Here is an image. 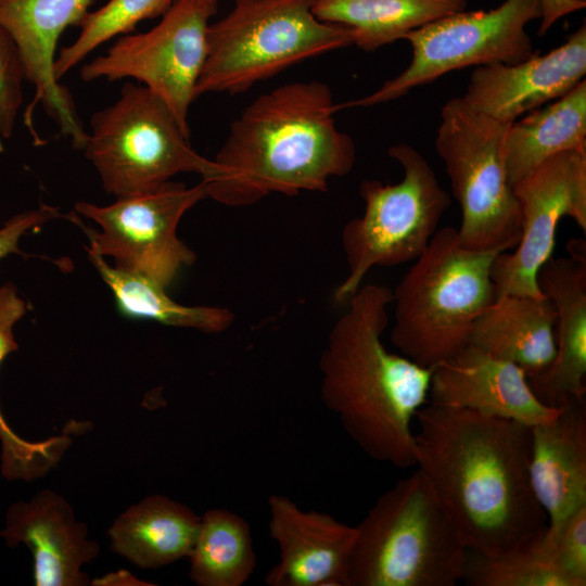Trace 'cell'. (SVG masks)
Here are the masks:
<instances>
[{"label": "cell", "mask_w": 586, "mask_h": 586, "mask_svg": "<svg viewBox=\"0 0 586 586\" xmlns=\"http://www.w3.org/2000/svg\"><path fill=\"white\" fill-rule=\"evenodd\" d=\"M26 80L18 49L0 24V136H13L17 115L24 101L23 85Z\"/></svg>", "instance_id": "29"}, {"label": "cell", "mask_w": 586, "mask_h": 586, "mask_svg": "<svg viewBox=\"0 0 586 586\" xmlns=\"http://www.w3.org/2000/svg\"><path fill=\"white\" fill-rule=\"evenodd\" d=\"M190 578L199 586H242L252 576L257 556L244 518L227 509H209L201 517L188 557Z\"/></svg>", "instance_id": "25"}, {"label": "cell", "mask_w": 586, "mask_h": 586, "mask_svg": "<svg viewBox=\"0 0 586 586\" xmlns=\"http://www.w3.org/2000/svg\"><path fill=\"white\" fill-rule=\"evenodd\" d=\"M352 44L347 27L317 18L313 0H238L208 27L196 97L242 93L294 64Z\"/></svg>", "instance_id": "6"}, {"label": "cell", "mask_w": 586, "mask_h": 586, "mask_svg": "<svg viewBox=\"0 0 586 586\" xmlns=\"http://www.w3.org/2000/svg\"><path fill=\"white\" fill-rule=\"evenodd\" d=\"M542 16V0H505L492 10H463L411 30L403 38L412 48L409 65L372 93L337 107L394 101L456 69L522 62L538 52L526 25Z\"/></svg>", "instance_id": "10"}, {"label": "cell", "mask_w": 586, "mask_h": 586, "mask_svg": "<svg viewBox=\"0 0 586 586\" xmlns=\"http://www.w3.org/2000/svg\"><path fill=\"white\" fill-rule=\"evenodd\" d=\"M500 252L463 247L457 229H437L393 291L392 344L433 369L469 343L472 326L496 297L492 266Z\"/></svg>", "instance_id": "4"}, {"label": "cell", "mask_w": 586, "mask_h": 586, "mask_svg": "<svg viewBox=\"0 0 586 586\" xmlns=\"http://www.w3.org/2000/svg\"><path fill=\"white\" fill-rule=\"evenodd\" d=\"M213 0H176L152 29L116 40L102 55L85 64V81L132 78L156 94L186 135L188 115L207 55Z\"/></svg>", "instance_id": "11"}, {"label": "cell", "mask_w": 586, "mask_h": 586, "mask_svg": "<svg viewBox=\"0 0 586 586\" xmlns=\"http://www.w3.org/2000/svg\"><path fill=\"white\" fill-rule=\"evenodd\" d=\"M550 556L571 586L586 585V506L566 522Z\"/></svg>", "instance_id": "30"}, {"label": "cell", "mask_w": 586, "mask_h": 586, "mask_svg": "<svg viewBox=\"0 0 586 586\" xmlns=\"http://www.w3.org/2000/svg\"><path fill=\"white\" fill-rule=\"evenodd\" d=\"M387 154L402 165L404 177L397 183L361 181L364 213L347 221L341 233L348 273L333 293L337 304L348 301L372 268L418 258L450 205L449 193L418 150L398 143Z\"/></svg>", "instance_id": "7"}, {"label": "cell", "mask_w": 586, "mask_h": 586, "mask_svg": "<svg viewBox=\"0 0 586 586\" xmlns=\"http://www.w3.org/2000/svg\"><path fill=\"white\" fill-rule=\"evenodd\" d=\"M87 535V526L75 519L69 504L50 489L10 505L0 531L9 547L23 544L30 550L37 586L88 584L81 566L98 556L100 546Z\"/></svg>", "instance_id": "20"}, {"label": "cell", "mask_w": 586, "mask_h": 586, "mask_svg": "<svg viewBox=\"0 0 586 586\" xmlns=\"http://www.w3.org/2000/svg\"><path fill=\"white\" fill-rule=\"evenodd\" d=\"M84 146L104 190L124 198L155 189L179 173L218 175L214 160L189 143L167 105L142 85L125 84L117 101L97 111Z\"/></svg>", "instance_id": "8"}, {"label": "cell", "mask_w": 586, "mask_h": 586, "mask_svg": "<svg viewBox=\"0 0 586 586\" xmlns=\"http://www.w3.org/2000/svg\"><path fill=\"white\" fill-rule=\"evenodd\" d=\"M416 418V466L467 548L496 557L539 544L548 519L530 480L531 426L433 403Z\"/></svg>", "instance_id": "1"}, {"label": "cell", "mask_w": 586, "mask_h": 586, "mask_svg": "<svg viewBox=\"0 0 586 586\" xmlns=\"http://www.w3.org/2000/svg\"><path fill=\"white\" fill-rule=\"evenodd\" d=\"M586 151V80L563 97L509 124L504 158L511 187L548 157Z\"/></svg>", "instance_id": "23"}, {"label": "cell", "mask_w": 586, "mask_h": 586, "mask_svg": "<svg viewBox=\"0 0 586 586\" xmlns=\"http://www.w3.org/2000/svg\"><path fill=\"white\" fill-rule=\"evenodd\" d=\"M93 0H0V24L13 38L25 69L26 80L35 87V97L25 113L31 128L35 106L42 104L71 139L82 150L87 140L73 98L54 75L56 44L62 33L78 25Z\"/></svg>", "instance_id": "14"}, {"label": "cell", "mask_w": 586, "mask_h": 586, "mask_svg": "<svg viewBox=\"0 0 586 586\" xmlns=\"http://www.w3.org/2000/svg\"><path fill=\"white\" fill-rule=\"evenodd\" d=\"M543 16L537 34L544 36L563 16L575 13L586 7L581 0H542Z\"/></svg>", "instance_id": "32"}, {"label": "cell", "mask_w": 586, "mask_h": 586, "mask_svg": "<svg viewBox=\"0 0 586 586\" xmlns=\"http://www.w3.org/2000/svg\"><path fill=\"white\" fill-rule=\"evenodd\" d=\"M213 1H216V2H218L219 0H213ZM234 1H238V0H234Z\"/></svg>", "instance_id": "33"}, {"label": "cell", "mask_w": 586, "mask_h": 586, "mask_svg": "<svg viewBox=\"0 0 586 586\" xmlns=\"http://www.w3.org/2000/svg\"><path fill=\"white\" fill-rule=\"evenodd\" d=\"M337 105L318 80L292 81L254 99L235 118L206 181L207 196L227 206L253 205L279 193L324 192L351 173L353 139L333 118Z\"/></svg>", "instance_id": "2"}, {"label": "cell", "mask_w": 586, "mask_h": 586, "mask_svg": "<svg viewBox=\"0 0 586 586\" xmlns=\"http://www.w3.org/2000/svg\"><path fill=\"white\" fill-rule=\"evenodd\" d=\"M355 527L348 586L462 581L469 549L419 469L383 493Z\"/></svg>", "instance_id": "5"}, {"label": "cell", "mask_w": 586, "mask_h": 586, "mask_svg": "<svg viewBox=\"0 0 586 586\" xmlns=\"http://www.w3.org/2000/svg\"><path fill=\"white\" fill-rule=\"evenodd\" d=\"M268 532L279 548L278 562L266 573L269 586H348L356 527L326 512L303 510L289 497L267 500Z\"/></svg>", "instance_id": "16"}, {"label": "cell", "mask_w": 586, "mask_h": 586, "mask_svg": "<svg viewBox=\"0 0 586 586\" xmlns=\"http://www.w3.org/2000/svg\"><path fill=\"white\" fill-rule=\"evenodd\" d=\"M347 303L319 357L321 400L370 458L397 468L416 466L411 424L428 403L432 369L384 346L392 290L361 285Z\"/></svg>", "instance_id": "3"}, {"label": "cell", "mask_w": 586, "mask_h": 586, "mask_svg": "<svg viewBox=\"0 0 586 586\" xmlns=\"http://www.w3.org/2000/svg\"><path fill=\"white\" fill-rule=\"evenodd\" d=\"M570 257H550L537 282L556 310V354L550 366L528 379L537 398L559 407L569 398H585L586 256L584 240H571Z\"/></svg>", "instance_id": "19"}, {"label": "cell", "mask_w": 586, "mask_h": 586, "mask_svg": "<svg viewBox=\"0 0 586 586\" xmlns=\"http://www.w3.org/2000/svg\"><path fill=\"white\" fill-rule=\"evenodd\" d=\"M201 517L166 496H149L117 517L112 549L139 568L155 569L189 557Z\"/></svg>", "instance_id": "22"}, {"label": "cell", "mask_w": 586, "mask_h": 586, "mask_svg": "<svg viewBox=\"0 0 586 586\" xmlns=\"http://www.w3.org/2000/svg\"><path fill=\"white\" fill-rule=\"evenodd\" d=\"M59 215L58 208L41 205L39 208L17 214L0 228V260L5 256L21 254L18 242L29 230L38 228Z\"/></svg>", "instance_id": "31"}, {"label": "cell", "mask_w": 586, "mask_h": 586, "mask_svg": "<svg viewBox=\"0 0 586 586\" xmlns=\"http://www.w3.org/2000/svg\"><path fill=\"white\" fill-rule=\"evenodd\" d=\"M430 403L466 408L527 426L552 421L561 406L543 404L519 366L467 345L432 369Z\"/></svg>", "instance_id": "17"}, {"label": "cell", "mask_w": 586, "mask_h": 586, "mask_svg": "<svg viewBox=\"0 0 586 586\" xmlns=\"http://www.w3.org/2000/svg\"><path fill=\"white\" fill-rule=\"evenodd\" d=\"M207 198L202 179L193 187L167 181L133 195L117 198L106 206L78 202L76 214L97 222L101 230L87 229V251L110 256L118 269L144 276L167 289L179 271L196 260L195 253L177 235L182 216Z\"/></svg>", "instance_id": "12"}, {"label": "cell", "mask_w": 586, "mask_h": 586, "mask_svg": "<svg viewBox=\"0 0 586 586\" xmlns=\"http://www.w3.org/2000/svg\"><path fill=\"white\" fill-rule=\"evenodd\" d=\"M467 5L468 0H313V12L347 27L353 44L373 51Z\"/></svg>", "instance_id": "24"}, {"label": "cell", "mask_w": 586, "mask_h": 586, "mask_svg": "<svg viewBox=\"0 0 586 586\" xmlns=\"http://www.w3.org/2000/svg\"><path fill=\"white\" fill-rule=\"evenodd\" d=\"M462 581L472 586H571L540 543L496 557L468 550Z\"/></svg>", "instance_id": "28"}, {"label": "cell", "mask_w": 586, "mask_h": 586, "mask_svg": "<svg viewBox=\"0 0 586 586\" xmlns=\"http://www.w3.org/2000/svg\"><path fill=\"white\" fill-rule=\"evenodd\" d=\"M469 345L519 366L528 379L556 354V310L545 295H500L475 319Z\"/></svg>", "instance_id": "21"}, {"label": "cell", "mask_w": 586, "mask_h": 586, "mask_svg": "<svg viewBox=\"0 0 586 586\" xmlns=\"http://www.w3.org/2000/svg\"><path fill=\"white\" fill-rule=\"evenodd\" d=\"M581 1L586 2V0H581Z\"/></svg>", "instance_id": "34"}, {"label": "cell", "mask_w": 586, "mask_h": 586, "mask_svg": "<svg viewBox=\"0 0 586 586\" xmlns=\"http://www.w3.org/2000/svg\"><path fill=\"white\" fill-rule=\"evenodd\" d=\"M508 126L462 97L441 109L434 146L461 208L459 242L471 251L508 252L521 237L520 211L504 158Z\"/></svg>", "instance_id": "9"}, {"label": "cell", "mask_w": 586, "mask_h": 586, "mask_svg": "<svg viewBox=\"0 0 586 586\" xmlns=\"http://www.w3.org/2000/svg\"><path fill=\"white\" fill-rule=\"evenodd\" d=\"M176 0H110L99 10L88 12L77 26L76 40L60 50L54 60V75L60 80L89 53L115 36L130 33L144 20L164 15Z\"/></svg>", "instance_id": "27"}, {"label": "cell", "mask_w": 586, "mask_h": 586, "mask_svg": "<svg viewBox=\"0 0 586 586\" xmlns=\"http://www.w3.org/2000/svg\"><path fill=\"white\" fill-rule=\"evenodd\" d=\"M586 23L546 54L539 51L517 64L475 67L463 100L474 110L511 124L557 100L585 79Z\"/></svg>", "instance_id": "15"}, {"label": "cell", "mask_w": 586, "mask_h": 586, "mask_svg": "<svg viewBox=\"0 0 586 586\" xmlns=\"http://www.w3.org/2000/svg\"><path fill=\"white\" fill-rule=\"evenodd\" d=\"M87 252L101 278L112 290L119 310L125 315L204 333L224 332L234 321V315L229 308L179 304L167 295L165 288L153 280L118 269L109 265L104 257Z\"/></svg>", "instance_id": "26"}, {"label": "cell", "mask_w": 586, "mask_h": 586, "mask_svg": "<svg viewBox=\"0 0 586 586\" xmlns=\"http://www.w3.org/2000/svg\"><path fill=\"white\" fill-rule=\"evenodd\" d=\"M531 434V485L548 519L540 546L550 552L570 518L586 506L585 398H569Z\"/></svg>", "instance_id": "18"}, {"label": "cell", "mask_w": 586, "mask_h": 586, "mask_svg": "<svg viewBox=\"0 0 586 586\" xmlns=\"http://www.w3.org/2000/svg\"><path fill=\"white\" fill-rule=\"evenodd\" d=\"M521 216L513 252L497 255L492 266L496 296L542 298L537 275L552 257L559 221L570 217L586 232V151L555 154L512 186Z\"/></svg>", "instance_id": "13"}]
</instances>
